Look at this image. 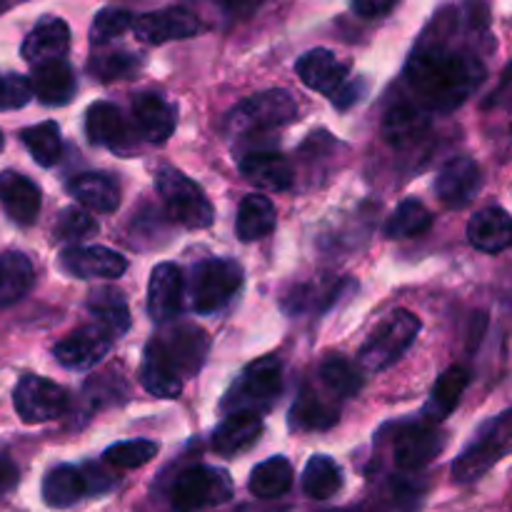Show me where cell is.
Instances as JSON below:
<instances>
[{"instance_id": "7c38bea8", "label": "cell", "mask_w": 512, "mask_h": 512, "mask_svg": "<svg viewBox=\"0 0 512 512\" xmlns=\"http://www.w3.org/2000/svg\"><path fill=\"white\" fill-rule=\"evenodd\" d=\"M295 70H298L300 80H303L310 90H318V93L328 95L333 103L345 93V90H348L350 85L348 63H343V60L328 48L308 50L303 58H298Z\"/></svg>"}, {"instance_id": "1f68e13d", "label": "cell", "mask_w": 512, "mask_h": 512, "mask_svg": "<svg viewBox=\"0 0 512 512\" xmlns=\"http://www.w3.org/2000/svg\"><path fill=\"white\" fill-rule=\"evenodd\" d=\"M275 223H278V213L270 198L260 193L245 195L238 208V218H235V235L243 243H253L273 233Z\"/></svg>"}, {"instance_id": "d6986e66", "label": "cell", "mask_w": 512, "mask_h": 512, "mask_svg": "<svg viewBox=\"0 0 512 512\" xmlns=\"http://www.w3.org/2000/svg\"><path fill=\"white\" fill-rule=\"evenodd\" d=\"M70 48V28L63 18H48L38 20L33 30L28 33V38L23 40V58L30 65H43L50 60H65V53Z\"/></svg>"}, {"instance_id": "d6a6232c", "label": "cell", "mask_w": 512, "mask_h": 512, "mask_svg": "<svg viewBox=\"0 0 512 512\" xmlns=\"http://www.w3.org/2000/svg\"><path fill=\"white\" fill-rule=\"evenodd\" d=\"M35 283L33 263L25 253L10 250L0 255V308L23 300Z\"/></svg>"}, {"instance_id": "816d5d0a", "label": "cell", "mask_w": 512, "mask_h": 512, "mask_svg": "<svg viewBox=\"0 0 512 512\" xmlns=\"http://www.w3.org/2000/svg\"><path fill=\"white\" fill-rule=\"evenodd\" d=\"M5 5H8V0H0V10H3Z\"/></svg>"}, {"instance_id": "4316f807", "label": "cell", "mask_w": 512, "mask_h": 512, "mask_svg": "<svg viewBox=\"0 0 512 512\" xmlns=\"http://www.w3.org/2000/svg\"><path fill=\"white\" fill-rule=\"evenodd\" d=\"M240 173L265 190H288L293 185V165L278 150H253L243 155Z\"/></svg>"}, {"instance_id": "bcb514c9", "label": "cell", "mask_w": 512, "mask_h": 512, "mask_svg": "<svg viewBox=\"0 0 512 512\" xmlns=\"http://www.w3.org/2000/svg\"><path fill=\"white\" fill-rule=\"evenodd\" d=\"M213 3L230 18H248L255 10L263 8L268 0H213Z\"/></svg>"}, {"instance_id": "f546056e", "label": "cell", "mask_w": 512, "mask_h": 512, "mask_svg": "<svg viewBox=\"0 0 512 512\" xmlns=\"http://www.w3.org/2000/svg\"><path fill=\"white\" fill-rule=\"evenodd\" d=\"M470 383L468 370L453 365V368L445 370L438 380H435L433 390H430V398L423 408V420L428 425H440L445 418H450L455 408H458L460 398H463L465 388Z\"/></svg>"}, {"instance_id": "4fadbf2b", "label": "cell", "mask_w": 512, "mask_h": 512, "mask_svg": "<svg viewBox=\"0 0 512 512\" xmlns=\"http://www.w3.org/2000/svg\"><path fill=\"white\" fill-rule=\"evenodd\" d=\"M203 30L198 15H193L185 8H163L155 13L138 15L133 23V33L140 43L163 45L170 40L193 38Z\"/></svg>"}, {"instance_id": "e0dca14e", "label": "cell", "mask_w": 512, "mask_h": 512, "mask_svg": "<svg viewBox=\"0 0 512 512\" xmlns=\"http://www.w3.org/2000/svg\"><path fill=\"white\" fill-rule=\"evenodd\" d=\"M483 188V173L468 155L450 158L435 178V193L448 208H465Z\"/></svg>"}, {"instance_id": "60d3db41", "label": "cell", "mask_w": 512, "mask_h": 512, "mask_svg": "<svg viewBox=\"0 0 512 512\" xmlns=\"http://www.w3.org/2000/svg\"><path fill=\"white\" fill-rule=\"evenodd\" d=\"M100 225L88 210L83 208H65L58 215V223H55V238L63 240V243H83V240L98 235Z\"/></svg>"}, {"instance_id": "cb8c5ba5", "label": "cell", "mask_w": 512, "mask_h": 512, "mask_svg": "<svg viewBox=\"0 0 512 512\" xmlns=\"http://www.w3.org/2000/svg\"><path fill=\"white\" fill-rule=\"evenodd\" d=\"M93 493V480L88 470H80L75 465H55L43 478V500L48 508L65 510Z\"/></svg>"}, {"instance_id": "30bf717a", "label": "cell", "mask_w": 512, "mask_h": 512, "mask_svg": "<svg viewBox=\"0 0 512 512\" xmlns=\"http://www.w3.org/2000/svg\"><path fill=\"white\" fill-rule=\"evenodd\" d=\"M445 448V438L438 433L435 425L410 423L398 428L393 438V460L395 468L403 473H415L423 470L425 465L433 463Z\"/></svg>"}, {"instance_id": "7dc6e473", "label": "cell", "mask_w": 512, "mask_h": 512, "mask_svg": "<svg viewBox=\"0 0 512 512\" xmlns=\"http://www.w3.org/2000/svg\"><path fill=\"white\" fill-rule=\"evenodd\" d=\"M18 483H20L18 465H15L10 458H5V455H0V498L13 493V490L18 488Z\"/></svg>"}, {"instance_id": "ab89813d", "label": "cell", "mask_w": 512, "mask_h": 512, "mask_svg": "<svg viewBox=\"0 0 512 512\" xmlns=\"http://www.w3.org/2000/svg\"><path fill=\"white\" fill-rule=\"evenodd\" d=\"M158 443L153 440H125V443H115L105 450V463L115 465V468H123V470H133L140 468V465L150 463V460L158 455Z\"/></svg>"}, {"instance_id": "ee69618b", "label": "cell", "mask_w": 512, "mask_h": 512, "mask_svg": "<svg viewBox=\"0 0 512 512\" xmlns=\"http://www.w3.org/2000/svg\"><path fill=\"white\" fill-rule=\"evenodd\" d=\"M30 78L18 73H0V110H18L30 103Z\"/></svg>"}, {"instance_id": "ac0fdd59", "label": "cell", "mask_w": 512, "mask_h": 512, "mask_svg": "<svg viewBox=\"0 0 512 512\" xmlns=\"http://www.w3.org/2000/svg\"><path fill=\"white\" fill-rule=\"evenodd\" d=\"M85 133L90 143L103 145L113 153H130L133 150V133L125 123L123 113L113 103H93L85 113Z\"/></svg>"}, {"instance_id": "83f0119b", "label": "cell", "mask_w": 512, "mask_h": 512, "mask_svg": "<svg viewBox=\"0 0 512 512\" xmlns=\"http://www.w3.org/2000/svg\"><path fill=\"white\" fill-rule=\"evenodd\" d=\"M430 115L428 110L415 103H398L385 113L383 138L393 148H413L415 143L428 135Z\"/></svg>"}, {"instance_id": "7bdbcfd3", "label": "cell", "mask_w": 512, "mask_h": 512, "mask_svg": "<svg viewBox=\"0 0 512 512\" xmlns=\"http://www.w3.org/2000/svg\"><path fill=\"white\" fill-rule=\"evenodd\" d=\"M90 73L95 78H100L103 83H110V80H120V78H128L133 75L135 70L140 68V58L133 53H108V55H95L90 60Z\"/></svg>"}, {"instance_id": "ba28073f", "label": "cell", "mask_w": 512, "mask_h": 512, "mask_svg": "<svg viewBox=\"0 0 512 512\" xmlns=\"http://www.w3.org/2000/svg\"><path fill=\"white\" fill-rule=\"evenodd\" d=\"M298 118V103L288 90H263L235 105L228 115V128L233 133H263L283 128Z\"/></svg>"}, {"instance_id": "b9f144b4", "label": "cell", "mask_w": 512, "mask_h": 512, "mask_svg": "<svg viewBox=\"0 0 512 512\" xmlns=\"http://www.w3.org/2000/svg\"><path fill=\"white\" fill-rule=\"evenodd\" d=\"M135 15L125 8H103L95 15L93 25H90V43L93 45H108L110 40L120 38L128 28H133Z\"/></svg>"}, {"instance_id": "ffe728a7", "label": "cell", "mask_w": 512, "mask_h": 512, "mask_svg": "<svg viewBox=\"0 0 512 512\" xmlns=\"http://www.w3.org/2000/svg\"><path fill=\"white\" fill-rule=\"evenodd\" d=\"M133 120L140 138L148 143H165L175 130V110L163 95L140 93L133 98Z\"/></svg>"}, {"instance_id": "e575fe53", "label": "cell", "mask_w": 512, "mask_h": 512, "mask_svg": "<svg viewBox=\"0 0 512 512\" xmlns=\"http://www.w3.org/2000/svg\"><path fill=\"white\" fill-rule=\"evenodd\" d=\"M88 310L95 318V323L103 325L105 330L120 338L130 330V310L125 303V295L115 288H98L90 293Z\"/></svg>"}, {"instance_id": "836d02e7", "label": "cell", "mask_w": 512, "mask_h": 512, "mask_svg": "<svg viewBox=\"0 0 512 512\" xmlns=\"http://www.w3.org/2000/svg\"><path fill=\"white\" fill-rule=\"evenodd\" d=\"M293 465L283 455H273V458L263 460L260 465H255L253 473H250L248 488L255 498L260 500H275L280 495H285L293 485Z\"/></svg>"}, {"instance_id": "c3c4849f", "label": "cell", "mask_w": 512, "mask_h": 512, "mask_svg": "<svg viewBox=\"0 0 512 512\" xmlns=\"http://www.w3.org/2000/svg\"><path fill=\"white\" fill-rule=\"evenodd\" d=\"M505 85H510L512 88V63H510V68L505 70Z\"/></svg>"}, {"instance_id": "5bb4252c", "label": "cell", "mask_w": 512, "mask_h": 512, "mask_svg": "<svg viewBox=\"0 0 512 512\" xmlns=\"http://www.w3.org/2000/svg\"><path fill=\"white\" fill-rule=\"evenodd\" d=\"M188 298V280L175 263H160L150 273L148 313L155 323H168L178 318Z\"/></svg>"}, {"instance_id": "8fae6325", "label": "cell", "mask_w": 512, "mask_h": 512, "mask_svg": "<svg viewBox=\"0 0 512 512\" xmlns=\"http://www.w3.org/2000/svg\"><path fill=\"white\" fill-rule=\"evenodd\" d=\"M113 340L115 335L110 330H105L103 325H83V328L73 330L68 338L60 340L53 348V355L63 368L90 370L110 353Z\"/></svg>"}, {"instance_id": "44dd1931", "label": "cell", "mask_w": 512, "mask_h": 512, "mask_svg": "<svg viewBox=\"0 0 512 512\" xmlns=\"http://www.w3.org/2000/svg\"><path fill=\"white\" fill-rule=\"evenodd\" d=\"M0 205L18 225H33L40 213V188L20 173H0Z\"/></svg>"}, {"instance_id": "4dcf8cb0", "label": "cell", "mask_w": 512, "mask_h": 512, "mask_svg": "<svg viewBox=\"0 0 512 512\" xmlns=\"http://www.w3.org/2000/svg\"><path fill=\"white\" fill-rule=\"evenodd\" d=\"M68 193L95 213H115L120 205V190L115 180L105 173L75 175L68 183Z\"/></svg>"}, {"instance_id": "7402d4cb", "label": "cell", "mask_w": 512, "mask_h": 512, "mask_svg": "<svg viewBox=\"0 0 512 512\" xmlns=\"http://www.w3.org/2000/svg\"><path fill=\"white\" fill-rule=\"evenodd\" d=\"M30 88L33 95L43 105H68L75 98L78 80H75L73 68L65 60H50V63L35 65L30 75Z\"/></svg>"}, {"instance_id": "9c48e42d", "label": "cell", "mask_w": 512, "mask_h": 512, "mask_svg": "<svg viewBox=\"0 0 512 512\" xmlns=\"http://www.w3.org/2000/svg\"><path fill=\"white\" fill-rule=\"evenodd\" d=\"M15 413L23 423H48L68 410V393L58 383L40 375H25L13 390Z\"/></svg>"}, {"instance_id": "3957f363", "label": "cell", "mask_w": 512, "mask_h": 512, "mask_svg": "<svg viewBox=\"0 0 512 512\" xmlns=\"http://www.w3.org/2000/svg\"><path fill=\"white\" fill-rule=\"evenodd\" d=\"M243 268L230 258H205L193 265L188 278L190 308L198 315L223 310L243 288Z\"/></svg>"}, {"instance_id": "8992f818", "label": "cell", "mask_w": 512, "mask_h": 512, "mask_svg": "<svg viewBox=\"0 0 512 512\" xmlns=\"http://www.w3.org/2000/svg\"><path fill=\"white\" fill-rule=\"evenodd\" d=\"M155 188L163 198L165 210L178 225L190 230L210 228L215 218V210L210 200L205 198L203 188L175 168H160L155 173Z\"/></svg>"}, {"instance_id": "8d00e7d4", "label": "cell", "mask_w": 512, "mask_h": 512, "mask_svg": "<svg viewBox=\"0 0 512 512\" xmlns=\"http://www.w3.org/2000/svg\"><path fill=\"white\" fill-rule=\"evenodd\" d=\"M343 488V473L328 455H313L303 470V490L313 500H330Z\"/></svg>"}, {"instance_id": "f1b7e54d", "label": "cell", "mask_w": 512, "mask_h": 512, "mask_svg": "<svg viewBox=\"0 0 512 512\" xmlns=\"http://www.w3.org/2000/svg\"><path fill=\"white\" fill-rule=\"evenodd\" d=\"M260 435H263V418L258 413H230L213 433V450L230 458L253 448Z\"/></svg>"}, {"instance_id": "74e56055", "label": "cell", "mask_w": 512, "mask_h": 512, "mask_svg": "<svg viewBox=\"0 0 512 512\" xmlns=\"http://www.w3.org/2000/svg\"><path fill=\"white\" fill-rule=\"evenodd\" d=\"M430 225H433V213H430L420 200L408 198L403 200V203L395 208V213L388 218V223H385V235L395 240L418 238V235L428 233Z\"/></svg>"}, {"instance_id": "7a4b0ae2", "label": "cell", "mask_w": 512, "mask_h": 512, "mask_svg": "<svg viewBox=\"0 0 512 512\" xmlns=\"http://www.w3.org/2000/svg\"><path fill=\"white\" fill-rule=\"evenodd\" d=\"M512 453V408L495 415L475 433L473 443L453 463V480L460 485L475 483Z\"/></svg>"}, {"instance_id": "603a6c76", "label": "cell", "mask_w": 512, "mask_h": 512, "mask_svg": "<svg viewBox=\"0 0 512 512\" xmlns=\"http://www.w3.org/2000/svg\"><path fill=\"white\" fill-rule=\"evenodd\" d=\"M340 418V400L330 395L320 383L305 385L300 398L295 400L290 420L303 430H328L330 425L338 423Z\"/></svg>"}, {"instance_id": "484cf974", "label": "cell", "mask_w": 512, "mask_h": 512, "mask_svg": "<svg viewBox=\"0 0 512 512\" xmlns=\"http://www.w3.org/2000/svg\"><path fill=\"white\" fill-rule=\"evenodd\" d=\"M140 383L148 390L150 395L163 400H173L183 393V378L175 370V365L170 363L168 355L163 353L158 340H150L145 345L143 365H140Z\"/></svg>"}, {"instance_id": "f907efd6", "label": "cell", "mask_w": 512, "mask_h": 512, "mask_svg": "<svg viewBox=\"0 0 512 512\" xmlns=\"http://www.w3.org/2000/svg\"><path fill=\"white\" fill-rule=\"evenodd\" d=\"M328 512H360V510H328Z\"/></svg>"}, {"instance_id": "f35d334b", "label": "cell", "mask_w": 512, "mask_h": 512, "mask_svg": "<svg viewBox=\"0 0 512 512\" xmlns=\"http://www.w3.org/2000/svg\"><path fill=\"white\" fill-rule=\"evenodd\" d=\"M20 140L28 148V153L33 155V160L43 168H50L60 160L63 155V138H60V128L53 120H45V123L30 125L20 133Z\"/></svg>"}, {"instance_id": "5b68a950", "label": "cell", "mask_w": 512, "mask_h": 512, "mask_svg": "<svg viewBox=\"0 0 512 512\" xmlns=\"http://www.w3.org/2000/svg\"><path fill=\"white\" fill-rule=\"evenodd\" d=\"M283 390V368L278 358H260L250 363L223 400V413H268Z\"/></svg>"}, {"instance_id": "d4e9b609", "label": "cell", "mask_w": 512, "mask_h": 512, "mask_svg": "<svg viewBox=\"0 0 512 512\" xmlns=\"http://www.w3.org/2000/svg\"><path fill=\"white\" fill-rule=\"evenodd\" d=\"M468 240L480 253H503L512 245V218L503 208H483L470 218Z\"/></svg>"}, {"instance_id": "d590c367", "label": "cell", "mask_w": 512, "mask_h": 512, "mask_svg": "<svg viewBox=\"0 0 512 512\" xmlns=\"http://www.w3.org/2000/svg\"><path fill=\"white\" fill-rule=\"evenodd\" d=\"M318 383L328 390L330 395L343 403V400L353 398L363 388V378H360L358 368L350 363L343 355H328L318 368Z\"/></svg>"}, {"instance_id": "f6af8a7d", "label": "cell", "mask_w": 512, "mask_h": 512, "mask_svg": "<svg viewBox=\"0 0 512 512\" xmlns=\"http://www.w3.org/2000/svg\"><path fill=\"white\" fill-rule=\"evenodd\" d=\"M400 0H353V10L360 18H383V15L393 13V8Z\"/></svg>"}, {"instance_id": "277c9868", "label": "cell", "mask_w": 512, "mask_h": 512, "mask_svg": "<svg viewBox=\"0 0 512 512\" xmlns=\"http://www.w3.org/2000/svg\"><path fill=\"white\" fill-rule=\"evenodd\" d=\"M420 333V318L410 310H393L378 328L370 333L358 353V365L368 373H380L398 363Z\"/></svg>"}, {"instance_id": "681fc988", "label": "cell", "mask_w": 512, "mask_h": 512, "mask_svg": "<svg viewBox=\"0 0 512 512\" xmlns=\"http://www.w3.org/2000/svg\"><path fill=\"white\" fill-rule=\"evenodd\" d=\"M3 145H5V138H3V133H0V150H3Z\"/></svg>"}, {"instance_id": "9a60e30c", "label": "cell", "mask_w": 512, "mask_h": 512, "mask_svg": "<svg viewBox=\"0 0 512 512\" xmlns=\"http://www.w3.org/2000/svg\"><path fill=\"white\" fill-rule=\"evenodd\" d=\"M60 270L80 280H113L128 270V260L103 245H73L60 253Z\"/></svg>"}, {"instance_id": "2e32d148", "label": "cell", "mask_w": 512, "mask_h": 512, "mask_svg": "<svg viewBox=\"0 0 512 512\" xmlns=\"http://www.w3.org/2000/svg\"><path fill=\"white\" fill-rule=\"evenodd\" d=\"M155 340L160 343L163 353L168 355L170 363L175 365L180 378H190V375L203 368L210 345L205 330L195 328V325H178V328H170L168 333L155 335Z\"/></svg>"}, {"instance_id": "52a82bcc", "label": "cell", "mask_w": 512, "mask_h": 512, "mask_svg": "<svg viewBox=\"0 0 512 512\" xmlns=\"http://www.w3.org/2000/svg\"><path fill=\"white\" fill-rule=\"evenodd\" d=\"M233 498V480L225 470L195 465L183 470L170 488L175 512H200L228 503Z\"/></svg>"}, {"instance_id": "6da1fadb", "label": "cell", "mask_w": 512, "mask_h": 512, "mask_svg": "<svg viewBox=\"0 0 512 512\" xmlns=\"http://www.w3.org/2000/svg\"><path fill=\"white\" fill-rule=\"evenodd\" d=\"M460 20L458 8L440 10L405 63L403 78L420 108L453 113L485 80L483 58L458 43Z\"/></svg>"}]
</instances>
